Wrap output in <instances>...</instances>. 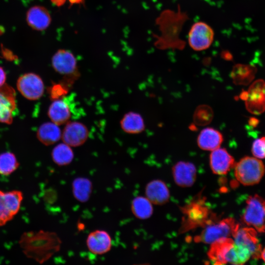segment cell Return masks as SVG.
<instances>
[{"instance_id": "1", "label": "cell", "mask_w": 265, "mask_h": 265, "mask_svg": "<svg viewBox=\"0 0 265 265\" xmlns=\"http://www.w3.org/2000/svg\"><path fill=\"white\" fill-rule=\"evenodd\" d=\"M20 244L27 257L42 264L60 250L61 240L56 233L41 230L24 233Z\"/></svg>"}, {"instance_id": "2", "label": "cell", "mask_w": 265, "mask_h": 265, "mask_svg": "<svg viewBox=\"0 0 265 265\" xmlns=\"http://www.w3.org/2000/svg\"><path fill=\"white\" fill-rule=\"evenodd\" d=\"M234 167L235 177L244 186L258 184L265 172L264 164L262 160L255 157H243L235 163Z\"/></svg>"}, {"instance_id": "3", "label": "cell", "mask_w": 265, "mask_h": 265, "mask_svg": "<svg viewBox=\"0 0 265 265\" xmlns=\"http://www.w3.org/2000/svg\"><path fill=\"white\" fill-rule=\"evenodd\" d=\"M239 228L234 218H225L205 227L200 235L195 238V241L211 244L219 239L233 237Z\"/></svg>"}, {"instance_id": "4", "label": "cell", "mask_w": 265, "mask_h": 265, "mask_svg": "<svg viewBox=\"0 0 265 265\" xmlns=\"http://www.w3.org/2000/svg\"><path fill=\"white\" fill-rule=\"evenodd\" d=\"M242 219L257 232H265V200L257 194L250 196L246 201Z\"/></svg>"}, {"instance_id": "5", "label": "cell", "mask_w": 265, "mask_h": 265, "mask_svg": "<svg viewBox=\"0 0 265 265\" xmlns=\"http://www.w3.org/2000/svg\"><path fill=\"white\" fill-rule=\"evenodd\" d=\"M52 65L55 72L64 76L67 82L74 80L79 76L76 58L69 50H57L52 58Z\"/></svg>"}, {"instance_id": "6", "label": "cell", "mask_w": 265, "mask_h": 265, "mask_svg": "<svg viewBox=\"0 0 265 265\" xmlns=\"http://www.w3.org/2000/svg\"><path fill=\"white\" fill-rule=\"evenodd\" d=\"M214 38L213 28L207 23L198 21L191 26L188 33V43L194 51L200 52L208 49Z\"/></svg>"}, {"instance_id": "7", "label": "cell", "mask_w": 265, "mask_h": 265, "mask_svg": "<svg viewBox=\"0 0 265 265\" xmlns=\"http://www.w3.org/2000/svg\"><path fill=\"white\" fill-rule=\"evenodd\" d=\"M23 194L18 190L4 192L0 190V226L5 225L18 212Z\"/></svg>"}, {"instance_id": "8", "label": "cell", "mask_w": 265, "mask_h": 265, "mask_svg": "<svg viewBox=\"0 0 265 265\" xmlns=\"http://www.w3.org/2000/svg\"><path fill=\"white\" fill-rule=\"evenodd\" d=\"M246 91L244 99L247 110L253 114L259 115L265 111V81L257 80L252 83Z\"/></svg>"}, {"instance_id": "9", "label": "cell", "mask_w": 265, "mask_h": 265, "mask_svg": "<svg viewBox=\"0 0 265 265\" xmlns=\"http://www.w3.org/2000/svg\"><path fill=\"white\" fill-rule=\"evenodd\" d=\"M18 91L26 98L36 100L40 98L44 92V84L38 75L26 73L21 76L17 82Z\"/></svg>"}, {"instance_id": "10", "label": "cell", "mask_w": 265, "mask_h": 265, "mask_svg": "<svg viewBox=\"0 0 265 265\" xmlns=\"http://www.w3.org/2000/svg\"><path fill=\"white\" fill-rule=\"evenodd\" d=\"M89 136V131L85 125L78 121H68L62 132L63 142L71 147L83 144Z\"/></svg>"}, {"instance_id": "11", "label": "cell", "mask_w": 265, "mask_h": 265, "mask_svg": "<svg viewBox=\"0 0 265 265\" xmlns=\"http://www.w3.org/2000/svg\"><path fill=\"white\" fill-rule=\"evenodd\" d=\"M16 108L15 91L10 85L4 84L0 87V122L11 124Z\"/></svg>"}, {"instance_id": "12", "label": "cell", "mask_w": 265, "mask_h": 265, "mask_svg": "<svg viewBox=\"0 0 265 265\" xmlns=\"http://www.w3.org/2000/svg\"><path fill=\"white\" fill-rule=\"evenodd\" d=\"M257 234V231L253 228H239L233 236L234 242L248 249L254 259L261 258L262 251Z\"/></svg>"}, {"instance_id": "13", "label": "cell", "mask_w": 265, "mask_h": 265, "mask_svg": "<svg viewBox=\"0 0 265 265\" xmlns=\"http://www.w3.org/2000/svg\"><path fill=\"white\" fill-rule=\"evenodd\" d=\"M235 163L234 158L224 148L219 147L212 151L210 154V165L215 174H226Z\"/></svg>"}, {"instance_id": "14", "label": "cell", "mask_w": 265, "mask_h": 265, "mask_svg": "<svg viewBox=\"0 0 265 265\" xmlns=\"http://www.w3.org/2000/svg\"><path fill=\"white\" fill-rule=\"evenodd\" d=\"M172 173L175 183L181 187L192 186L196 178V167L189 162L181 161L176 163L172 168Z\"/></svg>"}, {"instance_id": "15", "label": "cell", "mask_w": 265, "mask_h": 265, "mask_svg": "<svg viewBox=\"0 0 265 265\" xmlns=\"http://www.w3.org/2000/svg\"><path fill=\"white\" fill-rule=\"evenodd\" d=\"M112 245L109 234L105 230H96L91 232L86 239V245L93 254L103 255L108 252Z\"/></svg>"}, {"instance_id": "16", "label": "cell", "mask_w": 265, "mask_h": 265, "mask_svg": "<svg viewBox=\"0 0 265 265\" xmlns=\"http://www.w3.org/2000/svg\"><path fill=\"white\" fill-rule=\"evenodd\" d=\"M146 197L155 205H163L168 202L169 190L166 184L161 180H154L145 187Z\"/></svg>"}, {"instance_id": "17", "label": "cell", "mask_w": 265, "mask_h": 265, "mask_svg": "<svg viewBox=\"0 0 265 265\" xmlns=\"http://www.w3.org/2000/svg\"><path fill=\"white\" fill-rule=\"evenodd\" d=\"M26 21L32 29L42 31L50 25L51 17L48 10L44 6H34L27 12Z\"/></svg>"}, {"instance_id": "18", "label": "cell", "mask_w": 265, "mask_h": 265, "mask_svg": "<svg viewBox=\"0 0 265 265\" xmlns=\"http://www.w3.org/2000/svg\"><path fill=\"white\" fill-rule=\"evenodd\" d=\"M223 140V135L220 132L212 128H206L200 132L197 143L200 149L212 151L220 147Z\"/></svg>"}, {"instance_id": "19", "label": "cell", "mask_w": 265, "mask_h": 265, "mask_svg": "<svg viewBox=\"0 0 265 265\" xmlns=\"http://www.w3.org/2000/svg\"><path fill=\"white\" fill-rule=\"evenodd\" d=\"M48 115L52 122L60 126L65 124L71 116V112L68 104L62 99L53 100L50 105Z\"/></svg>"}, {"instance_id": "20", "label": "cell", "mask_w": 265, "mask_h": 265, "mask_svg": "<svg viewBox=\"0 0 265 265\" xmlns=\"http://www.w3.org/2000/svg\"><path fill=\"white\" fill-rule=\"evenodd\" d=\"M234 243L233 238H227L219 239L211 244L208 253L210 260L214 264H226L227 253L233 245Z\"/></svg>"}, {"instance_id": "21", "label": "cell", "mask_w": 265, "mask_h": 265, "mask_svg": "<svg viewBox=\"0 0 265 265\" xmlns=\"http://www.w3.org/2000/svg\"><path fill=\"white\" fill-rule=\"evenodd\" d=\"M257 71L256 67L253 65L237 64L233 67L231 77L235 84L246 85L254 79Z\"/></svg>"}, {"instance_id": "22", "label": "cell", "mask_w": 265, "mask_h": 265, "mask_svg": "<svg viewBox=\"0 0 265 265\" xmlns=\"http://www.w3.org/2000/svg\"><path fill=\"white\" fill-rule=\"evenodd\" d=\"M62 132L59 126L51 122L42 124L38 128L37 137L45 145H51L61 139Z\"/></svg>"}, {"instance_id": "23", "label": "cell", "mask_w": 265, "mask_h": 265, "mask_svg": "<svg viewBox=\"0 0 265 265\" xmlns=\"http://www.w3.org/2000/svg\"><path fill=\"white\" fill-rule=\"evenodd\" d=\"M120 125L124 132L130 134L140 133L145 128L141 115L133 111L126 113L121 119Z\"/></svg>"}, {"instance_id": "24", "label": "cell", "mask_w": 265, "mask_h": 265, "mask_svg": "<svg viewBox=\"0 0 265 265\" xmlns=\"http://www.w3.org/2000/svg\"><path fill=\"white\" fill-rule=\"evenodd\" d=\"M72 192L76 199L81 203L87 202L92 191L91 181L86 178L79 177L72 182Z\"/></svg>"}, {"instance_id": "25", "label": "cell", "mask_w": 265, "mask_h": 265, "mask_svg": "<svg viewBox=\"0 0 265 265\" xmlns=\"http://www.w3.org/2000/svg\"><path fill=\"white\" fill-rule=\"evenodd\" d=\"M152 204L147 198L143 196H137L134 198L132 202V212L137 218L140 219L149 218L153 212Z\"/></svg>"}, {"instance_id": "26", "label": "cell", "mask_w": 265, "mask_h": 265, "mask_svg": "<svg viewBox=\"0 0 265 265\" xmlns=\"http://www.w3.org/2000/svg\"><path fill=\"white\" fill-rule=\"evenodd\" d=\"M51 155L53 162L59 166L70 164L74 158L72 147L64 142L57 144L53 148Z\"/></svg>"}, {"instance_id": "27", "label": "cell", "mask_w": 265, "mask_h": 265, "mask_svg": "<svg viewBox=\"0 0 265 265\" xmlns=\"http://www.w3.org/2000/svg\"><path fill=\"white\" fill-rule=\"evenodd\" d=\"M251 257V253L245 246L236 243L230 249L226 256V263L233 265H242Z\"/></svg>"}, {"instance_id": "28", "label": "cell", "mask_w": 265, "mask_h": 265, "mask_svg": "<svg viewBox=\"0 0 265 265\" xmlns=\"http://www.w3.org/2000/svg\"><path fill=\"white\" fill-rule=\"evenodd\" d=\"M19 163L13 153L8 152L0 154V174L9 175L18 167Z\"/></svg>"}, {"instance_id": "29", "label": "cell", "mask_w": 265, "mask_h": 265, "mask_svg": "<svg viewBox=\"0 0 265 265\" xmlns=\"http://www.w3.org/2000/svg\"><path fill=\"white\" fill-rule=\"evenodd\" d=\"M213 117L212 107L207 105H201L196 108L193 116L194 123L198 126H206L211 122Z\"/></svg>"}, {"instance_id": "30", "label": "cell", "mask_w": 265, "mask_h": 265, "mask_svg": "<svg viewBox=\"0 0 265 265\" xmlns=\"http://www.w3.org/2000/svg\"><path fill=\"white\" fill-rule=\"evenodd\" d=\"M251 151L255 158L259 159L265 158V136L257 139L253 142Z\"/></svg>"}, {"instance_id": "31", "label": "cell", "mask_w": 265, "mask_h": 265, "mask_svg": "<svg viewBox=\"0 0 265 265\" xmlns=\"http://www.w3.org/2000/svg\"><path fill=\"white\" fill-rule=\"evenodd\" d=\"M67 92V88H66L64 84H55L51 89V96L54 100L60 99V97L63 96Z\"/></svg>"}, {"instance_id": "32", "label": "cell", "mask_w": 265, "mask_h": 265, "mask_svg": "<svg viewBox=\"0 0 265 265\" xmlns=\"http://www.w3.org/2000/svg\"><path fill=\"white\" fill-rule=\"evenodd\" d=\"M5 80V73L3 68L0 66V87L4 84Z\"/></svg>"}, {"instance_id": "33", "label": "cell", "mask_w": 265, "mask_h": 265, "mask_svg": "<svg viewBox=\"0 0 265 265\" xmlns=\"http://www.w3.org/2000/svg\"><path fill=\"white\" fill-rule=\"evenodd\" d=\"M259 122V120L255 117H251L248 121L249 124L253 127H256Z\"/></svg>"}, {"instance_id": "34", "label": "cell", "mask_w": 265, "mask_h": 265, "mask_svg": "<svg viewBox=\"0 0 265 265\" xmlns=\"http://www.w3.org/2000/svg\"><path fill=\"white\" fill-rule=\"evenodd\" d=\"M57 6H61L64 3L66 0H51Z\"/></svg>"}, {"instance_id": "35", "label": "cell", "mask_w": 265, "mask_h": 265, "mask_svg": "<svg viewBox=\"0 0 265 265\" xmlns=\"http://www.w3.org/2000/svg\"><path fill=\"white\" fill-rule=\"evenodd\" d=\"M71 5L74 4H80L84 2V0H69Z\"/></svg>"}, {"instance_id": "36", "label": "cell", "mask_w": 265, "mask_h": 265, "mask_svg": "<svg viewBox=\"0 0 265 265\" xmlns=\"http://www.w3.org/2000/svg\"><path fill=\"white\" fill-rule=\"evenodd\" d=\"M261 258L264 260V261L265 262V247L264 249L262 251L261 254Z\"/></svg>"}]
</instances>
